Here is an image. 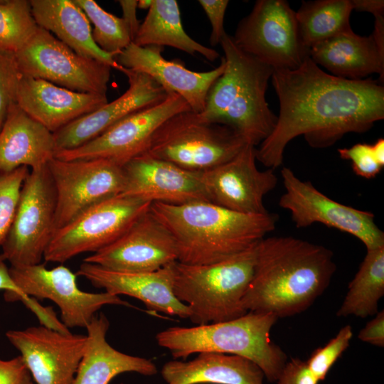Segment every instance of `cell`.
<instances>
[{"mask_svg":"<svg viewBox=\"0 0 384 384\" xmlns=\"http://www.w3.org/2000/svg\"><path fill=\"white\" fill-rule=\"evenodd\" d=\"M271 80L279 113L272 132L255 148L257 161L267 169L282 164L287 144L298 136L313 148H326L384 118L382 82L334 76L310 57L294 70L273 69Z\"/></svg>","mask_w":384,"mask_h":384,"instance_id":"1","label":"cell"},{"mask_svg":"<svg viewBox=\"0 0 384 384\" xmlns=\"http://www.w3.org/2000/svg\"><path fill=\"white\" fill-rule=\"evenodd\" d=\"M335 271L333 253L322 245L292 236L264 238L244 307L278 319L299 314L325 291Z\"/></svg>","mask_w":384,"mask_h":384,"instance_id":"2","label":"cell"},{"mask_svg":"<svg viewBox=\"0 0 384 384\" xmlns=\"http://www.w3.org/2000/svg\"><path fill=\"white\" fill-rule=\"evenodd\" d=\"M150 212L173 237L177 261L186 265L220 262L255 246L275 229V214L233 211L210 201L181 205L160 202Z\"/></svg>","mask_w":384,"mask_h":384,"instance_id":"3","label":"cell"},{"mask_svg":"<svg viewBox=\"0 0 384 384\" xmlns=\"http://www.w3.org/2000/svg\"><path fill=\"white\" fill-rule=\"evenodd\" d=\"M220 44L225 70L198 114L207 121L231 127L256 147L270 135L277 121L265 97L273 68L241 50L227 33Z\"/></svg>","mask_w":384,"mask_h":384,"instance_id":"4","label":"cell"},{"mask_svg":"<svg viewBox=\"0 0 384 384\" xmlns=\"http://www.w3.org/2000/svg\"><path fill=\"white\" fill-rule=\"evenodd\" d=\"M277 319L272 314L247 311L225 321L169 327L159 332L156 339L174 359L206 352L229 353L252 361L270 382H276L287 363L285 353L270 337Z\"/></svg>","mask_w":384,"mask_h":384,"instance_id":"5","label":"cell"},{"mask_svg":"<svg viewBox=\"0 0 384 384\" xmlns=\"http://www.w3.org/2000/svg\"><path fill=\"white\" fill-rule=\"evenodd\" d=\"M257 244L211 264L174 262L173 292L188 307L191 322L196 325L218 323L247 312L243 298L253 275Z\"/></svg>","mask_w":384,"mask_h":384,"instance_id":"6","label":"cell"},{"mask_svg":"<svg viewBox=\"0 0 384 384\" xmlns=\"http://www.w3.org/2000/svg\"><path fill=\"white\" fill-rule=\"evenodd\" d=\"M247 144L231 127L186 111L165 121L144 154L191 171L203 172L232 159Z\"/></svg>","mask_w":384,"mask_h":384,"instance_id":"7","label":"cell"},{"mask_svg":"<svg viewBox=\"0 0 384 384\" xmlns=\"http://www.w3.org/2000/svg\"><path fill=\"white\" fill-rule=\"evenodd\" d=\"M235 43L273 69L294 70L309 57L296 12L285 0H258L238 23Z\"/></svg>","mask_w":384,"mask_h":384,"instance_id":"8","label":"cell"},{"mask_svg":"<svg viewBox=\"0 0 384 384\" xmlns=\"http://www.w3.org/2000/svg\"><path fill=\"white\" fill-rule=\"evenodd\" d=\"M151 203L119 195L103 201L55 230L43 260L63 263L84 252H96L112 244L149 210Z\"/></svg>","mask_w":384,"mask_h":384,"instance_id":"9","label":"cell"},{"mask_svg":"<svg viewBox=\"0 0 384 384\" xmlns=\"http://www.w3.org/2000/svg\"><path fill=\"white\" fill-rule=\"evenodd\" d=\"M55 210L56 193L48 164L31 170L1 246V254L11 266L41 263L54 232Z\"/></svg>","mask_w":384,"mask_h":384,"instance_id":"10","label":"cell"},{"mask_svg":"<svg viewBox=\"0 0 384 384\" xmlns=\"http://www.w3.org/2000/svg\"><path fill=\"white\" fill-rule=\"evenodd\" d=\"M21 74L79 92L107 95L111 67L76 53L38 26L15 53Z\"/></svg>","mask_w":384,"mask_h":384,"instance_id":"11","label":"cell"},{"mask_svg":"<svg viewBox=\"0 0 384 384\" xmlns=\"http://www.w3.org/2000/svg\"><path fill=\"white\" fill-rule=\"evenodd\" d=\"M281 177L284 192L278 204L289 212L296 228L321 223L354 236L367 250L384 246V233L375 223L373 213L331 199L310 181L299 178L290 168L283 167Z\"/></svg>","mask_w":384,"mask_h":384,"instance_id":"12","label":"cell"},{"mask_svg":"<svg viewBox=\"0 0 384 384\" xmlns=\"http://www.w3.org/2000/svg\"><path fill=\"white\" fill-rule=\"evenodd\" d=\"M56 193L54 231L92 206L121 195L124 188L123 166L106 159L61 160L48 164Z\"/></svg>","mask_w":384,"mask_h":384,"instance_id":"13","label":"cell"},{"mask_svg":"<svg viewBox=\"0 0 384 384\" xmlns=\"http://www.w3.org/2000/svg\"><path fill=\"white\" fill-rule=\"evenodd\" d=\"M191 111L178 95L169 92L162 102L124 117L100 135L70 150L57 151L61 160L106 159L124 166L146 152L157 129L168 119L180 112Z\"/></svg>","mask_w":384,"mask_h":384,"instance_id":"14","label":"cell"},{"mask_svg":"<svg viewBox=\"0 0 384 384\" xmlns=\"http://www.w3.org/2000/svg\"><path fill=\"white\" fill-rule=\"evenodd\" d=\"M10 274L26 297L48 299L60 309L61 322L68 328L86 327L103 306L114 304L133 306L119 296L91 293L81 290L77 274L59 265L47 269L44 264L9 267Z\"/></svg>","mask_w":384,"mask_h":384,"instance_id":"15","label":"cell"},{"mask_svg":"<svg viewBox=\"0 0 384 384\" xmlns=\"http://www.w3.org/2000/svg\"><path fill=\"white\" fill-rule=\"evenodd\" d=\"M255 148L247 144L232 159L201 172L210 202L241 213H268L264 197L276 187L278 178L272 169H258Z\"/></svg>","mask_w":384,"mask_h":384,"instance_id":"16","label":"cell"},{"mask_svg":"<svg viewBox=\"0 0 384 384\" xmlns=\"http://www.w3.org/2000/svg\"><path fill=\"white\" fill-rule=\"evenodd\" d=\"M6 336L21 353L36 384H73L85 351L87 335L41 325L9 330Z\"/></svg>","mask_w":384,"mask_h":384,"instance_id":"17","label":"cell"},{"mask_svg":"<svg viewBox=\"0 0 384 384\" xmlns=\"http://www.w3.org/2000/svg\"><path fill=\"white\" fill-rule=\"evenodd\" d=\"M177 260L173 237L149 210L117 240L83 262L116 271L150 272Z\"/></svg>","mask_w":384,"mask_h":384,"instance_id":"18","label":"cell"},{"mask_svg":"<svg viewBox=\"0 0 384 384\" xmlns=\"http://www.w3.org/2000/svg\"><path fill=\"white\" fill-rule=\"evenodd\" d=\"M163 51L162 46H139L132 43L114 58L119 65L149 75L167 93L180 95L192 112H202L210 87L225 70L224 58L215 69L196 72L186 68L179 60L164 58Z\"/></svg>","mask_w":384,"mask_h":384,"instance_id":"19","label":"cell"},{"mask_svg":"<svg viewBox=\"0 0 384 384\" xmlns=\"http://www.w3.org/2000/svg\"><path fill=\"white\" fill-rule=\"evenodd\" d=\"M124 188L121 195L144 201L181 205L209 201L201 172L182 169L146 154L139 155L124 166Z\"/></svg>","mask_w":384,"mask_h":384,"instance_id":"20","label":"cell"},{"mask_svg":"<svg viewBox=\"0 0 384 384\" xmlns=\"http://www.w3.org/2000/svg\"><path fill=\"white\" fill-rule=\"evenodd\" d=\"M122 73L128 78L127 90L116 100L54 132L56 151L78 148L94 139L124 117L156 105L167 97L166 90L149 75L125 68Z\"/></svg>","mask_w":384,"mask_h":384,"instance_id":"21","label":"cell"},{"mask_svg":"<svg viewBox=\"0 0 384 384\" xmlns=\"http://www.w3.org/2000/svg\"><path fill=\"white\" fill-rule=\"evenodd\" d=\"M174 263L154 272H131L82 262L75 274L109 294L138 299L149 310L189 319L188 307L181 302L173 292Z\"/></svg>","mask_w":384,"mask_h":384,"instance_id":"22","label":"cell"},{"mask_svg":"<svg viewBox=\"0 0 384 384\" xmlns=\"http://www.w3.org/2000/svg\"><path fill=\"white\" fill-rule=\"evenodd\" d=\"M108 102L107 95L73 91L22 75L16 103L52 133Z\"/></svg>","mask_w":384,"mask_h":384,"instance_id":"23","label":"cell"},{"mask_svg":"<svg viewBox=\"0 0 384 384\" xmlns=\"http://www.w3.org/2000/svg\"><path fill=\"white\" fill-rule=\"evenodd\" d=\"M56 150L53 133L11 104L0 130V173L46 166Z\"/></svg>","mask_w":384,"mask_h":384,"instance_id":"24","label":"cell"},{"mask_svg":"<svg viewBox=\"0 0 384 384\" xmlns=\"http://www.w3.org/2000/svg\"><path fill=\"white\" fill-rule=\"evenodd\" d=\"M309 57L334 76L359 80L376 73L383 82L384 53L372 35L361 36L352 29L340 33L313 46Z\"/></svg>","mask_w":384,"mask_h":384,"instance_id":"25","label":"cell"},{"mask_svg":"<svg viewBox=\"0 0 384 384\" xmlns=\"http://www.w3.org/2000/svg\"><path fill=\"white\" fill-rule=\"evenodd\" d=\"M110 322L103 314H96L87 329V346L73 384H109L119 374L132 372L146 376L157 373L149 359L131 356L114 348L107 341Z\"/></svg>","mask_w":384,"mask_h":384,"instance_id":"26","label":"cell"},{"mask_svg":"<svg viewBox=\"0 0 384 384\" xmlns=\"http://www.w3.org/2000/svg\"><path fill=\"white\" fill-rule=\"evenodd\" d=\"M37 26L52 33L76 53L122 71L115 58L95 43L90 22L73 0H31Z\"/></svg>","mask_w":384,"mask_h":384,"instance_id":"27","label":"cell"},{"mask_svg":"<svg viewBox=\"0 0 384 384\" xmlns=\"http://www.w3.org/2000/svg\"><path fill=\"white\" fill-rule=\"evenodd\" d=\"M161 375L166 384H262L265 378L260 367L245 358L209 352L189 361H168Z\"/></svg>","mask_w":384,"mask_h":384,"instance_id":"28","label":"cell"},{"mask_svg":"<svg viewBox=\"0 0 384 384\" xmlns=\"http://www.w3.org/2000/svg\"><path fill=\"white\" fill-rule=\"evenodd\" d=\"M132 43L139 46H171L192 55L199 53L211 62L219 57L218 51L199 43L186 33L176 0H152Z\"/></svg>","mask_w":384,"mask_h":384,"instance_id":"29","label":"cell"},{"mask_svg":"<svg viewBox=\"0 0 384 384\" xmlns=\"http://www.w3.org/2000/svg\"><path fill=\"white\" fill-rule=\"evenodd\" d=\"M383 295L384 246L367 250L336 315L361 318L374 315Z\"/></svg>","mask_w":384,"mask_h":384,"instance_id":"30","label":"cell"},{"mask_svg":"<svg viewBox=\"0 0 384 384\" xmlns=\"http://www.w3.org/2000/svg\"><path fill=\"white\" fill-rule=\"evenodd\" d=\"M351 0L302 1L296 12L299 34L310 48L340 33L351 29Z\"/></svg>","mask_w":384,"mask_h":384,"instance_id":"31","label":"cell"},{"mask_svg":"<svg viewBox=\"0 0 384 384\" xmlns=\"http://www.w3.org/2000/svg\"><path fill=\"white\" fill-rule=\"evenodd\" d=\"M94 25L92 38L104 52L114 58L130 43L132 37L122 18L105 11L93 0H73Z\"/></svg>","mask_w":384,"mask_h":384,"instance_id":"32","label":"cell"},{"mask_svg":"<svg viewBox=\"0 0 384 384\" xmlns=\"http://www.w3.org/2000/svg\"><path fill=\"white\" fill-rule=\"evenodd\" d=\"M37 28L30 1L0 0V50L16 53Z\"/></svg>","mask_w":384,"mask_h":384,"instance_id":"33","label":"cell"},{"mask_svg":"<svg viewBox=\"0 0 384 384\" xmlns=\"http://www.w3.org/2000/svg\"><path fill=\"white\" fill-rule=\"evenodd\" d=\"M30 171L27 166L0 173V248L11 225L23 183Z\"/></svg>","mask_w":384,"mask_h":384,"instance_id":"34","label":"cell"},{"mask_svg":"<svg viewBox=\"0 0 384 384\" xmlns=\"http://www.w3.org/2000/svg\"><path fill=\"white\" fill-rule=\"evenodd\" d=\"M352 337V328L346 325L324 346L317 348L311 353L306 363L319 382L326 378L332 366L349 346Z\"/></svg>","mask_w":384,"mask_h":384,"instance_id":"35","label":"cell"},{"mask_svg":"<svg viewBox=\"0 0 384 384\" xmlns=\"http://www.w3.org/2000/svg\"><path fill=\"white\" fill-rule=\"evenodd\" d=\"M22 75L15 54L0 50V130L10 105L16 103Z\"/></svg>","mask_w":384,"mask_h":384,"instance_id":"36","label":"cell"},{"mask_svg":"<svg viewBox=\"0 0 384 384\" xmlns=\"http://www.w3.org/2000/svg\"><path fill=\"white\" fill-rule=\"evenodd\" d=\"M341 159L349 160L355 174L363 178H375L383 166L378 162L372 148V144L358 143L349 148L338 149Z\"/></svg>","mask_w":384,"mask_h":384,"instance_id":"37","label":"cell"},{"mask_svg":"<svg viewBox=\"0 0 384 384\" xmlns=\"http://www.w3.org/2000/svg\"><path fill=\"white\" fill-rule=\"evenodd\" d=\"M207 17L208 18L212 31L210 43L215 46L220 44L223 36L226 33L223 22L225 14L229 4L228 0H198Z\"/></svg>","mask_w":384,"mask_h":384,"instance_id":"38","label":"cell"},{"mask_svg":"<svg viewBox=\"0 0 384 384\" xmlns=\"http://www.w3.org/2000/svg\"><path fill=\"white\" fill-rule=\"evenodd\" d=\"M0 384H33V380L23 358L0 359Z\"/></svg>","mask_w":384,"mask_h":384,"instance_id":"39","label":"cell"},{"mask_svg":"<svg viewBox=\"0 0 384 384\" xmlns=\"http://www.w3.org/2000/svg\"><path fill=\"white\" fill-rule=\"evenodd\" d=\"M277 384H318L306 363L299 358L287 362L277 381Z\"/></svg>","mask_w":384,"mask_h":384,"instance_id":"40","label":"cell"},{"mask_svg":"<svg viewBox=\"0 0 384 384\" xmlns=\"http://www.w3.org/2000/svg\"><path fill=\"white\" fill-rule=\"evenodd\" d=\"M358 337L363 342L378 347L384 346V312H378L376 316L363 328Z\"/></svg>","mask_w":384,"mask_h":384,"instance_id":"41","label":"cell"},{"mask_svg":"<svg viewBox=\"0 0 384 384\" xmlns=\"http://www.w3.org/2000/svg\"><path fill=\"white\" fill-rule=\"evenodd\" d=\"M0 290L5 291L4 297L6 302L21 301L27 306L33 300L31 297L24 296L16 286L5 262L0 263Z\"/></svg>","mask_w":384,"mask_h":384,"instance_id":"42","label":"cell"},{"mask_svg":"<svg viewBox=\"0 0 384 384\" xmlns=\"http://www.w3.org/2000/svg\"><path fill=\"white\" fill-rule=\"evenodd\" d=\"M119 4L123 16L132 37V42L140 26V23L137 17V0H119Z\"/></svg>","mask_w":384,"mask_h":384,"instance_id":"43","label":"cell"},{"mask_svg":"<svg viewBox=\"0 0 384 384\" xmlns=\"http://www.w3.org/2000/svg\"><path fill=\"white\" fill-rule=\"evenodd\" d=\"M353 10L366 11L375 15L384 13L383 0H351Z\"/></svg>","mask_w":384,"mask_h":384,"instance_id":"44","label":"cell"},{"mask_svg":"<svg viewBox=\"0 0 384 384\" xmlns=\"http://www.w3.org/2000/svg\"><path fill=\"white\" fill-rule=\"evenodd\" d=\"M374 30L371 34L380 50L384 53V13L373 15Z\"/></svg>","mask_w":384,"mask_h":384,"instance_id":"45","label":"cell"},{"mask_svg":"<svg viewBox=\"0 0 384 384\" xmlns=\"http://www.w3.org/2000/svg\"><path fill=\"white\" fill-rule=\"evenodd\" d=\"M374 155L381 166H384V139H378L372 144Z\"/></svg>","mask_w":384,"mask_h":384,"instance_id":"46","label":"cell"},{"mask_svg":"<svg viewBox=\"0 0 384 384\" xmlns=\"http://www.w3.org/2000/svg\"><path fill=\"white\" fill-rule=\"evenodd\" d=\"M152 0H139L137 1V9H148L151 7Z\"/></svg>","mask_w":384,"mask_h":384,"instance_id":"47","label":"cell"},{"mask_svg":"<svg viewBox=\"0 0 384 384\" xmlns=\"http://www.w3.org/2000/svg\"><path fill=\"white\" fill-rule=\"evenodd\" d=\"M6 261V259L4 257V256L1 253L0 254V263H1L2 262H5Z\"/></svg>","mask_w":384,"mask_h":384,"instance_id":"48","label":"cell"}]
</instances>
